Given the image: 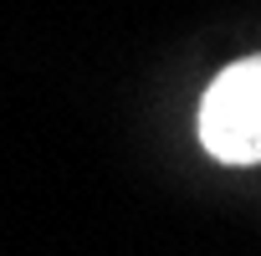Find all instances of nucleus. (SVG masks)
<instances>
[{
    "label": "nucleus",
    "mask_w": 261,
    "mask_h": 256,
    "mask_svg": "<svg viewBox=\"0 0 261 256\" xmlns=\"http://www.w3.org/2000/svg\"><path fill=\"white\" fill-rule=\"evenodd\" d=\"M200 144L220 164H261V57L225 67L200 103Z\"/></svg>",
    "instance_id": "nucleus-1"
}]
</instances>
